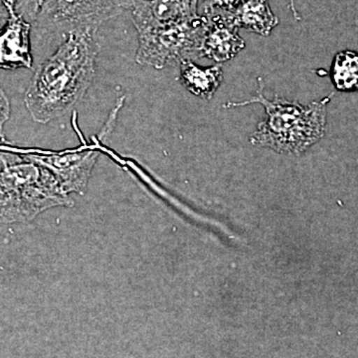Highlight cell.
<instances>
[{"label":"cell","instance_id":"cell-10","mask_svg":"<svg viewBox=\"0 0 358 358\" xmlns=\"http://www.w3.org/2000/svg\"><path fill=\"white\" fill-rule=\"evenodd\" d=\"M237 28L268 36L279 23L268 0H244L232 13L223 14Z\"/></svg>","mask_w":358,"mask_h":358},{"label":"cell","instance_id":"cell-2","mask_svg":"<svg viewBox=\"0 0 358 358\" xmlns=\"http://www.w3.org/2000/svg\"><path fill=\"white\" fill-rule=\"evenodd\" d=\"M55 174L32 155L0 152V222H30L56 206H72Z\"/></svg>","mask_w":358,"mask_h":358},{"label":"cell","instance_id":"cell-8","mask_svg":"<svg viewBox=\"0 0 358 358\" xmlns=\"http://www.w3.org/2000/svg\"><path fill=\"white\" fill-rule=\"evenodd\" d=\"M35 157L55 174L68 194H84L92 171L98 160L99 152H80L47 157L35 155Z\"/></svg>","mask_w":358,"mask_h":358},{"label":"cell","instance_id":"cell-7","mask_svg":"<svg viewBox=\"0 0 358 358\" xmlns=\"http://www.w3.org/2000/svg\"><path fill=\"white\" fill-rule=\"evenodd\" d=\"M199 0H134L131 17L136 30L178 24L194 20Z\"/></svg>","mask_w":358,"mask_h":358},{"label":"cell","instance_id":"cell-13","mask_svg":"<svg viewBox=\"0 0 358 358\" xmlns=\"http://www.w3.org/2000/svg\"><path fill=\"white\" fill-rule=\"evenodd\" d=\"M243 1L244 0H203V15L232 13Z\"/></svg>","mask_w":358,"mask_h":358},{"label":"cell","instance_id":"cell-14","mask_svg":"<svg viewBox=\"0 0 358 358\" xmlns=\"http://www.w3.org/2000/svg\"><path fill=\"white\" fill-rule=\"evenodd\" d=\"M13 1L17 13L32 24L46 0H13Z\"/></svg>","mask_w":358,"mask_h":358},{"label":"cell","instance_id":"cell-6","mask_svg":"<svg viewBox=\"0 0 358 358\" xmlns=\"http://www.w3.org/2000/svg\"><path fill=\"white\" fill-rule=\"evenodd\" d=\"M8 20L0 29V70L32 69V24L17 13L13 0H6Z\"/></svg>","mask_w":358,"mask_h":358},{"label":"cell","instance_id":"cell-17","mask_svg":"<svg viewBox=\"0 0 358 358\" xmlns=\"http://www.w3.org/2000/svg\"><path fill=\"white\" fill-rule=\"evenodd\" d=\"M289 3H291V9L292 11H293L294 18H296V20H300V16H299L298 11H296V6H294V0H289Z\"/></svg>","mask_w":358,"mask_h":358},{"label":"cell","instance_id":"cell-4","mask_svg":"<svg viewBox=\"0 0 358 358\" xmlns=\"http://www.w3.org/2000/svg\"><path fill=\"white\" fill-rule=\"evenodd\" d=\"M203 15L178 24L136 30L138 47L136 61L155 69L185 60L201 58V46L206 32Z\"/></svg>","mask_w":358,"mask_h":358},{"label":"cell","instance_id":"cell-9","mask_svg":"<svg viewBox=\"0 0 358 358\" xmlns=\"http://www.w3.org/2000/svg\"><path fill=\"white\" fill-rule=\"evenodd\" d=\"M204 16V15H203ZM206 32L201 46V57L215 61L218 64L230 60L245 48L236 26L223 14L205 16Z\"/></svg>","mask_w":358,"mask_h":358},{"label":"cell","instance_id":"cell-11","mask_svg":"<svg viewBox=\"0 0 358 358\" xmlns=\"http://www.w3.org/2000/svg\"><path fill=\"white\" fill-rule=\"evenodd\" d=\"M180 64L181 83L193 95L211 100L222 83L223 74L221 64L211 67H200L192 60H185Z\"/></svg>","mask_w":358,"mask_h":358},{"label":"cell","instance_id":"cell-16","mask_svg":"<svg viewBox=\"0 0 358 358\" xmlns=\"http://www.w3.org/2000/svg\"><path fill=\"white\" fill-rule=\"evenodd\" d=\"M9 17L8 7L6 3V0H0V29L3 27Z\"/></svg>","mask_w":358,"mask_h":358},{"label":"cell","instance_id":"cell-5","mask_svg":"<svg viewBox=\"0 0 358 358\" xmlns=\"http://www.w3.org/2000/svg\"><path fill=\"white\" fill-rule=\"evenodd\" d=\"M134 0H46L34 22L40 34L63 37L78 30L94 29L131 8Z\"/></svg>","mask_w":358,"mask_h":358},{"label":"cell","instance_id":"cell-3","mask_svg":"<svg viewBox=\"0 0 358 358\" xmlns=\"http://www.w3.org/2000/svg\"><path fill=\"white\" fill-rule=\"evenodd\" d=\"M257 96L240 103H227L224 108L261 103L267 119L258 124L250 141L255 147L268 148L279 154L300 155L324 138L327 126V106L331 96L301 105L275 96L268 100L264 95L263 81L259 78Z\"/></svg>","mask_w":358,"mask_h":358},{"label":"cell","instance_id":"cell-12","mask_svg":"<svg viewBox=\"0 0 358 358\" xmlns=\"http://www.w3.org/2000/svg\"><path fill=\"white\" fill-rule=\"evenodd\" d=\"M331 80L339 92H358V53L352 50L338 52L331 66Z\"/></svg>","mask_w":358,"mask_h":358},{"label":"cell","instance_id":"cell-15","mask_svg":"<svg viewBox=\"0 0 358 358\" xmlns=\"http://www.w3.org/2000/svg\"><path fill=\"white\" fill-rule=\"evenodd\" d=\"M10 117V103L6 92L0 87V143L6 141L4 136V126Z\"/></svg>","mask_w":358,"mask_h":358},{"label":"cell","instance_id":"cell-1","mask_svg":"<svg viewBox=\"0 0 358 358\" xmlns=\"http://www.w3.org/2000/svg\"><path fill=\"white\" fill-rule=\"evenodd\" d=\"M96 30L73 31L35 71L24 103L32 120L48 124L81 103L96 74L100 46Z\"/></svg>","mask_w":358,"mask_h":358}]
</instances>
